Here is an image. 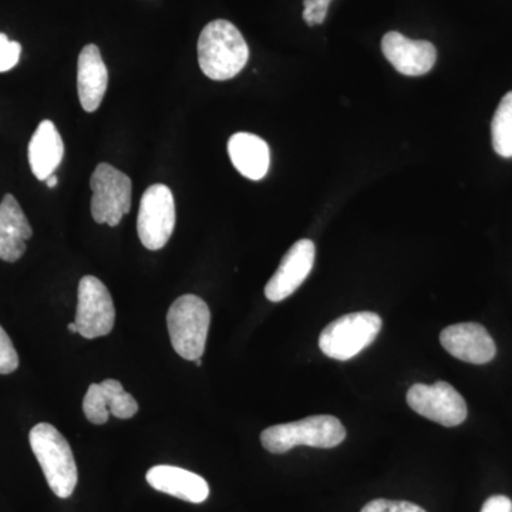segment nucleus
Listing matches in <instances>:
<instances>
[{"mask_svg":"<svg viewBox=\"0 0 512 512\" xmlns=\"http://www.w3.org/2000/svg\"><path fill=\"white\" fill-rule=\"evenodd\" d=\"M107 86H109V72L99 47L84 46L77 62V93L84 111L94 113L99 109Z\"/></svg>","mask_w":512,"mask_h":512,"instance_id":"2eb2a0df","label":"nucleus"},{"mask_svg":"<svg viewBox=\"0 0 512 512\" xmlns=\"http://www.w3.org/2000/svg\"><path fill=\"white\" fill-rule=\"evenodd\" d=\"M19 367V355L6 330L0 326V375H10Z\"/></svg>","mask_w":512,"mask_h":512,"instance_id":"aec40b11","label":"nucleus"},{"mask_svg":"<svg viewBox=\"0 0 512 512\" xmlns=\"http://www.w3.org/2000/svg\"><path fill=\"white\" fill-rule=\"evenodd\" d=\"M47 187L49 188H55L57 183H59V180H57V177L55 174L53 175H50L49 178H47V180L45 181Z\"/></svg>","mask_w":512,"mask_h":512,"instance_id":"393cba45","label":"nucleus"},{"mask_svg":"<svg viewBox=\"0 0 512 512\" xmlns=\"http://www.w3.org/2000/svg\"><path fill=\"white\" fill-rule=\"evenodd\" d=\"M481 512H512V501L505 495H494L485 501Z\"/></svg>","mask_w":512,"mask_h":512,"instance_id":"b1692460","label":"nucleus"},{"mask_svg":"<svg viewBox=\"0 0 512 512\" xmlns=\"http://www.w3.org/2000/svg\"><path fill=\"white\" fill-rule=\"evenodd\" d=\"M210 323L211 312L204 299L197 295L178 298L167 313L168 333L177 355L191 362L201 359Z\"/></svg>","mask_w":512,"mask_h":512,"instance_id":"20e7f679","label":"nucleus"},{"mask_svg":"<svg viewBox=\"0 0 512 512\" xmlns=\"http://www.w3.org/2000/svg\"><path fill=\"white\" fill-rule=\"evenodd\" d=\"M195 365H197L198 367H201L202 366V360L201 359L195 360Z\"/></svg>","mask_w":512,"mask_h":512,"instance_id":"bb28decb","label":"nucleus"},{"mask_svg":"<svg viewBox=\"0 0 512 512\" xmlns=\"http://www.w3.org/2000/svg\"><path fill=\"white\" fill-rule=\"evenodd\" d=\"M346 439L342 421L333 416H311L292 423L278 424L261 433V443L272 454H284L298 446L338 447Z\"/></svg>","mask_w":512,"mask_h":512,"instance_id":"7ed1b4c3","label":"nucleus"},{"mask_svg":"<svg viewBox=\"0 0 512 512\" xmlns=\"http://www.w3.org/2000/svg\"><path fill=\"white\" fill-rule=\"evenodd\" d=\"M315 256L316 247L311 239H301L293 244L265 286L266 299L281 302L289 298L311 274Z\"/></svg>","mask_w":512,"mask_h":512,"instance_id":"9d476101","label":"nucleus"},{"mask_svg":"<svg viewBox=\"0 0 512 512\" xmlns=\"http://www.w3.org/2000/svg\"><path fill=\"white\" fill-rule=\"evenodd\" d=\"M360 512H426L417 504L407 501L373 500L367 503Z\"/></svg>","mask_w":512,"mask_h":512,"instance_id":"4be33fe9","label":"nucleus"},{"mask_svg":"<svg viewBox=\"0 0 512 512\" xmlns=\"http://www.w3.org/2000/svg\"><path fill=\"white\" fill-rule=\"evenodd\" d=\"M116 309L107 286L96 276H83L77 289V311L74 323L86 339L107 336L114 328Z\"/></svg>","mask_w":512,"mask_h":512,"instance_id":"6e6552de","label":"nucleus"},{"mask_svg":"<svg viewBox=\"0 0 512 512\" xmlns=\"http://www.w3.org/2000/svg\"><path fill=\"white\" fill-rule=\"evenodd\" d=\"M491 140L498 156L512 158V90L505 94L495 110Z\"/></svg>","mask_w":512,"mask_h":512,"instance_id":"6ab92c4d","label":"nucleus"},{"mask_svg":"<svg viewBox=\"0 0 512 512\" xmlns=\"http://www.w3.org/2000/svg\"><path fill=\"white\" fill-rule=\"evenodd\" d=\"M32 235V225L19 202L12 194H6L0 202V259L10 264L19 261Z\"/></svg>","mask_w":512,"mask_h":512,"instance_id":"dca6fc26","label":"nucleus"},{"mask_svg":"<svg viewBox=\"0 0 512 512\" xmlns=\"http://www.w3.org/2000/svg\"><path fill=\"white\" fill-rule=\"evenodd\" d=\"M440 342L451 356L473 365H485L497 353L493 338L480 323L448 326L441 332Z\"/></svg>","mask_w":512,"mask_h":512,"instance_id":"f8f14e48","label":"nucleus"},{"mask_svg":"<svg viewBox=\"0 0 512 512\" xmlns=\"http://www.w3.org/2000/svg\"><path fill=\"white\" fill-rule=\"evenodd\" d=\"M382 52L397 72L404 76H423L433 69L437 50L427 40H413L399 32L383 36Z\"/></svg>","mask_w":512,"mask_h":512,"instance_id":"ddd939ff","label":"nucleus"},{"mask_svg":"<svg viewBox=\"0 0 512 512\" xmlns=\"http://www.w3.org/2000/svg\"><path fill=\"white\" fill-rule=\"evenodd\" d=\"M228 154L238 173L252 181L268 174L271 151L261 137L251 133L234 134L228 141Z\"/></svg>","mask_w":512,"mask_h":512,"instance_id":"f3484780","label":"nucleus"},{"mask_svg":"<svg viewBox=\"0 0 512 512\" xmlns=\"http://www.w3.org/2000/svg\"><path fill=\"white\" fill-rule=\"evenodd\" d=\"M175 228L173 192L164 184L147 188L140 202L137 232L141 244L150 251H160L170 241Z\"/></svg>","mask_w":512,"mask_h":512,"instance_id":"0eeeda50","label":"nucleus"},{"mask_svg":"<svg viewBox=\"0 0 512 512\" xmlns=\"http://www.w3.org/2000/svg\"><path fill=\"white\" fill-rule=\"evenodd\" d=\"M330 2L332 0H303V20L306 25H322L328 15Z\"/></svg>","mask_w":512,"mask_h":512,"instance_id":"5701e85b","label":"nucleus"},{"mask_svg":"<svg viewBox=\"0 0 512 512\" xmlns=\"http://www.w3.org/2000/svg\"><path fill=\"white\" fill-rule=\"evenodd\" d=\"M380 329L382 319L377 313H349L326 326L319 338V348L330 359L346 362L372 345Z\"/></svg>","mask_w":512,"mask_h":512,"instance_id":"39448f33","label":"nucleus"},{"mask_svg":"<svg viewBox=\"0 0 512 512\" xmlns=\"http://www.w3.org/2000/svg\"><path fill=\"white\" fill-rule=\"evenodd\" d=\"M249 47L237 26L224 19L212 20L198 39V63L211 80L225 82L244 70Z\"/></svg>","mask_w":512,"mask_h":512,"instance_id":"f257e3e1","label":"nucleus"},{"mask_svg":"<svg viewBox=\"0 0 512 512\" xmlns=\"http://www.w3.org/2000/svg\"><path fill=\"white\" fill-rule=\"evenodd\" d=\"M83 412L90 423L103 426L109 421L110 414L121 420L136 416L138 404L119 380L107 379L90 384L84 396Z\"/></svg>","mask_w":512,"mask_h":512,"instance_id":"9b49d317","label":"nucleus"},{"mask_svg":"<svg viewBox=\"0 0 512 512\" xmlns=\"http://www.w3.org/2000/svg\"><path fill=\"white\" fill-rule=\"evenodd\" d=\"M69 330L70 333H79V329H77V325L74 322L69 323Z\"/></svg>","mask_w":512,"mask_h":512,"instance_id":"a878e982","label":"nucleus"},{"mask_svg":"<svg viewBox=\"0 0 512 512\" xmlns=\"http://www.w3.org/2000/svg\"><path fill=\"white\" fill-rule=\"evenodd\" d=\"M29 441L50 490L59 498H69L79 480L69 441L49 423L36 424L30 430Z\"/></svg>","mask_w":512,"mask_h":512,"instance_id":"f03ea898","label":"nucleus"},{"mask_svg":"<svg viewBox=\"0 0 512 512\" xmlns=\"http://www.w3.org/2000/svg\"><path fill=\"white\" fill-rule=\"evenodd\" d=\"M92 215L97 224L117 227L131 210L133 183L128 175L107 163L97 165L90 178Z\"/></svg>","mask_w":512,"mask_h":512,"instance_id":"423d86ee","label":"nucleus"},{"mask_svg":"<svg viewBox=\"0 0 512 512\" xmlns=\"http://www.w3.org/2000/svg\"><path fill=\"white\" fill-rule=\"evenodd\" d=\"M407 404L420 416L444 427L460 426L467 419V403L447 382L413 384L407 392Z\"/></svg>","mask_w":512,"mask_h":512,"instance_id":"1a4fd4ad","label":"nucleus"},{"mask_svg":"<svg viewBox=\"0 0 512 512\" xmlns=\"http://www.w3.org/2000/svg\"><path fill=\"white\" fill-rule=\"evenodd\" d=\"M64 144L59 130L50 120H43L29 143V164L37 180L46 181L62 163Z\"/></svg>","mask_w":512,"mask_h":512,"instance_id":"a211bd4d","label":"nucleus"},{"mask_svg":"<svg viewBox=\"0 0 512 512\" xmlns=\"http://www.w3.org/2000/svg\"><path fill=\"white\" fill-rule=\"evenodd\" d=\"M22 46L0 33V73L9 72L19 63Z\"/></svg>","mask_w":512,"mask_h":512,"instance_id":"412c9836","label":"nucleus"},{"mask_svg":"<svg viewBox=\"0 0 512 512\" xmlns=\"http://www.w3.org/2000/svg\"><path fill=\"white\" fill-rule=\"evenodd\" d=\"M147 483L187 503L201 504L210 495V485L198 474L174 466H156L147 471Z\"/></svg>","mask_w":512,"mask_h":512,"instance_id":"4468645a","label":"nucleus"}]
</instances>
